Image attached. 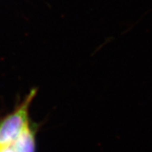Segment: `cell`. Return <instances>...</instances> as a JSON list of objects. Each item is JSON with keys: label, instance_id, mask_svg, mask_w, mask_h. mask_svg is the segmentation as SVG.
I'll list each match as a JSON object with an SVG mask.
<instances>
[{"label": "cell", "instance_id": "1", "mask_svg": "<svg viewBox=\"0 0 152 152\" xmlns=\"http://www.w3.org/2000/svg\"><path fill=\"white\" fill-rule=\"evenodd\" d=\"M15 129L11 117L0 125V152H34V136L16 133Z\"/></svg>", "mask_w": 152, "mask_h": 152}]
</instances>
